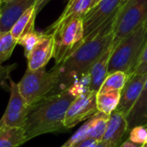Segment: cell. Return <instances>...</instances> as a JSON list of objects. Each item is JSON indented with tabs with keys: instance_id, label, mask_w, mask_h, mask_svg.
<instances>
[{
	"instance_id": "2e32d148",
	"label": "cell",
	"mask_w": 147,
	"mask_h": 147,
	"mask_svg": "<svg viewBox=\"0 0 147 147\" xmlns=\"http://www.w3.org/2000/svg\"><path fill=\"white\" fill-rule=\"evenodd\" d=\"M126 120L129 132L137 126L147 124V78L142 93Z\"/></svg>"
},
{
	"instance_id": "7402d4cb",
	"label": "cell",
	"mask_w": 147,
	"mask_h": 147,
	"mask_svg": "<svg viewBox=\"0 0 147 147\" xmlns=\"http://www.w3.org/2000/svg\"><path fill=\"white\" fill-rule=\"evenodd\" d=\"M42 32H38L35 29L31 32L27 33L26 34H24L18 40L17 44L21 45L23 47L25 57L28 56V54L32 51V49L37 44V42L42 37Z\"/></svg>"
},
{
	"instance_id": "83f0119b",
	"label": "cell",
	"mask_w": 147,
	"mask_h": 147,
	"mask_svg": "<svg viewBox=\"0 0 147 147\" xmlns=\"http://www.w3.org/2000/svg\"><path fill=\"white\" fill-rule=\"evenodd\" d=\"M142 146L141 145H139V144H135L132 141H130L129 140L122 142L120 146L118 147H141Z\"/></svg>"
},
{
	"instance_id": "52a82bcc",
	"label": "cell",
	"mask_w": 147,
	"mask_h": 147,
	"mask_svg": "<svg viewBox=\"0 0 147 147\" xmlns=\"http://www.w3.org/2000/svg\"><path fill=\"white\" fill-rule=\"evenodd\" d=\"M122 0H101L91 7L82 16L84 27V40L96 32L107 20L114 16L123 6Z\"/></svg>"
},
{
	"instance_id": "5bb4252c",
	"label": "cell",
	"mask_w": 147,
	"mask_h": 147,
	"mask_svg": "<svg viewBox=\"0 0 147 147\" xmlns=\"http://www.w3.org/2000/svg\"><path fill=\"white\" fill-rule=\"evenodd\" d=\"M113 53L112 45L107 49L102 56L91 67L89 75V90L98 92L108 75V66L110 58Z\"/></svg>"
},
{
	"instance_id": "7a4b0ae2",
	"label": "cell",
	"mask_w": 147,
	"mask_h": 147,
	"mask_svg": "<svg viewBox=\"0 0 147 147\" xmlns=\"http://www.w3.org/2000/svg\"><path fill=\"white\" fill-rule=\"evenodd\" d=\"M84 90H82V87L75 83L32 105L23 127L27 140L42 134L68 130L64 125L67 111L73 101Z\"/></svg>"
},
{
	"instance_id": "8992f818",
	"label": "cell",
	"mask_w": 147,
	"mask_h": 147,
	"mask_svg": "<svg viewBox=\"0 0 147 147\" xmlns=\"http://www.w3.org/2000/svg\"><path fill=\"white\" fill-rule=\"evenodd\" d=\"M147 20V0H126L120 9L113 28L112 47L117 45Z\"/></svg>"
},
{
	"instance_id": "5b68a950",
	"label": "cell",
	"mask_w": 147,
	"mask_h": 147,
	"mask_svg": "<svg viewBox=\"0 0 147 147\" xmlns=\"http://www.w3.org/2000/svg\"><path fill=\"white\" fill-rule=\"evenodd\" d=\"M59 70L54 66L49 71L44 68L30 71L26 70L23 77L17 84L21 95L28 106L31 107L54 90L58 84Z\"/></svg>"
},
{
	"instance_id": "f546056e",
	"label": "cell",
	"mask_w": 147,
	"mask_h": 147,
	"mask_svg": "<svg viewBox=\"0 0 147 147\" xmlns=\"http://www.w3.org/2000/svg\"><path fill=\"white\" fill-rule=\"evenodd\" d=\"M101 1V0H92V6H91V7H93V6L96 5V4H97V3H99Z\"/></svg>"
},
{
	"instance_id": "3957f363",
	"label": "cell",
	"mask_w": 147,
	"mask_h": 147,
	"mask_svg": "<svg viewBox=\"0 0 147 147\" xmlns=\"http://www.w3.org/2000/svg\"><path fill=\"white\" fill-rule=\"evenodd\" d=\"M146 41L147 20L124 38L116 47L113 48L108 74L115 71H123L130 76L133 72Z\"/></svg>"
},
{
	"instance_id": "44dd1931",
	"label": "cell",
	"mask_w": 147,
	"mask_h": 147,
	"mask_svg": "<svg viewBox=\"0 0 147 147\" xmlns=\"http://www.w3.org/2000/svg\"><path fill=\"white\" fill-rule=\"evenodd\" d=\"M17 40L10 32L0 33V64L6 61L12 54Z\"/></svg>"
},
{
	"instance_id": "e575fe53",
	"label": "cell",
	"mask_w": 147,
	"mask_h": 147,
	"mask_svg": "<svg viewBox=\"0 0 147 147\" xmlns=\"http://www.w3.org/2000/svg\"><path fill=\"white\" fill-rule=\"evenodd\" d=\"M146 126H147V124H146Z\"/></svg>"
},
{
	"instance_id": "ba28073f",
	"label": "cell",
	"mask_w": 147,
	"mask_h": 147,
	"mask_svg": "<svg viewBox=\"0 0 147 147\" xmlns=\"http://www.w3.org/2000/svg\"><path fill=\"white\" fill-rule=\"evenodd\" d=\"M10 83V99L7 108L0 119V127H24L30 107L20 93L18 84L11 78Z\"/></svg>"
},
{
	"instance_id": "8fae6325",
	"label": "cell",
	"mask_w": 147,
	"mask_h": 147,
	"mask_svg": "<svg viewBox=\"0 0 147 147\" xmlns=\"http://www.w3.org/2000/svg\"><path fill=\"white\" fill-rule=\"evenodd\" d=\"M54 57V39L50 34L42 32V37L28 54V68L30 71H36L44 68L51 58Z\"/></svg>"
},
{
	"instance_id": "9a60e30c",
	"label": "cell",
	"mask_w": 147,
	"mask_h": 147,
	"mask_svg": "<svg viewBox=\"0 0 147 147\" xmlns=\"http://www.w3.org/2000/svg\"><path fill=\"white\" fill-rule=\"evenodd\" d=\"M91 6L92 0H68L62 15L50 27H55L74 18H82Z\"/></svg>"
},
{
	"instance_id": "d6a6232c",
	"label": "cell",
	"mask_w": 147,
	"mask_h": 147,
	"mask_svg": "<svg viewBox=\"0 0 147 147\" xmlns=\"http://www.w3.org/2000/svg\"><path fill=\"white\" fill-rule=\"evenodd\" d=\"M0 16H1V4H0Z\"/></svg>"
},
{
	"instance_id": "6da1fadb",
	"label": "cell",
	"mask_w": 147,
	"mask_h": 147,
	"mask_svg": "<svg viewBox=\"0 0 147 147\" xmlns=\"http://www.w3.org/2000/svg\"><path fill=\"white\" fill-rule=\"evenodd\" d=\"M119 11L85 40L82 45L63 62L55 65L59 70L57 87H61L62 90L72 86L81 78L87 76L94 64L112 45L114 23Z\"/></svg>"
},
{
	"instance_id": "4dcf8cb0",
	"label": "cell",
	"mask_w": 147,
	"mask_h": 147,
	"mask_svg": "<svg viewBox=\"0 0 147 147\" xmlns=\"http://www.w3.org/2000/svg\"><path fill=\"white\" fill-rule=\"evenodd\" d=\"M10 1H11V0H0V4H3V3H9Z\"/></svg>"
},
{
	"instance_id": "cb8c5ba5",
	"label": "cell",
	"mask_w": 147,
	"mask_h": 147,
	"mask_svg": "<svg viewBox=\"0 0 147 147\" xmlns=\"http://www.w3.org/2000/svg\"><path fill=\"white\" fill-rule=\"evenodd\" d=\"M16 67V64L3 65L0 64V87L4 90H10V85L7 84V81L10 79V73Z\"/></svg>"
},
{
	"instance_id": "f1b7e54d",
	"label": "cell",
	"mask_w": 147,
	"mask_h": 147,
	"mask_svg": "<svg viewBox=\"0 0 147 147\" xmlns=\"http://www.w3.org/2000/svg\"><path fill=\"white\" fill-rule=\"evenodd\" d=\"M96 147H108V146H107V144H105L104 142L101 141Z\"/></svg>"
},
{
	"instance_id": "484cf974",
	"label": "cell",
	"mask_w": 147,
	"mask_h": 147,
	"mask_svg": "<svg viewBox=\"0 0 147 147\" xmlns=\"http://www.w3.org/2000/svg\"><path fill=\"white\" fill-rule=\"evenodd\" d=\"M101 141H98L94 139H86L77 144H75L73 147H96Z\"/></svg>"
},
{
	"instance_id": "836d02e7",
	"label": "cell",
	"mask_w": 147,
	"mask_h": 147,
	"mask_svg": "<svg viewBox=\"0 0 147 147\" xmlns=\"http://www.w3.org/2000/svg\"><path fill=\"white\" fill-rule=\"evenodd\" d=\"M122 1H125V0H122Z\"/></svg>"
},
{
	"instance_id": "30bf717a",
	"label": "cell",
	"mask_w": 147,
	"mask_h": 147,
	"mask_svg": "<svg viewBox=\"0 0 147 147\" xmlns=\"http://www.w3.org/2000/svg\"><path fill=\"white\" fill-rule=\"evenodd\" d=\"M147 74H132L129 76L126 85L120 93V100L116 111L122 113L126 117L138 102L144 89Z\"/></svg>"
},
{
	"instance_id": "4fadbf2b",
	"label": "cell",
	"mask_w": 147,
	"mask_h": 147,
	"mask_svg": "<svg viewBox=\"0 0 147 147\" xmlns=\"http://www.w3.org/2000/svg\"><path fill=\"white\" fill-rule=\"evenodd\" d=\"M128 131L126 116L118 111H113L108 118L107 129L101 140L108 147H118Z\"/></svg>"
},
{
	"instance_id": "9c48e42d",
	"label": "cell",
	"mask_w": 147,
	"mask_h": 147,
	"mask_svg": "<svg viewBox=\"0 0 147 147\" xmlns=\"http://www.w3.org/2000/svg\"><path fill=\"white\" fill-rule=\"evenodd\" d=\"M98 112L97 92L91 90H84L69 106L64 120L65 127L72 128L80 122L90 119Z\"/></svg>"
},
{
	"instance_id": "ac0fdd59",
	"label": "cell",
	"mask_w": 147,
	"mask_h": 147,
	"mask_svg": "<svg viewBox=\"0 0 147 147\" xmlns=\"http://www.w3.org/2000/svg\"><path fill=\"white\" fill-rule=\"evenodd\" d=\"M27 141L23 127H0V147H18Z\"/></svg>"
},
{
	"instance_id": "603a6c76",
	"label": "cell",
	"mask_w": 147,
	"mask_h": 147,
	"mask_svg": "<svg viewBox=\"0 0 147 147\" xmlns=\"http://www.w3.org/2000/svg\"><path fill=\"white\" fill-rule=\"evenodd\" d=\"M130 141L143 146L147 143V126L141 125L137 126L130 130L129 139Z\"/></svg>"
},
{
	"instance_id": "277c9868",
	"label": "cell",
	"mask_w": 147,
	"mask_h": 147,
	"mask_svg": "<svg viewBox=\"0 0 147 147\" xmlns=\"http://www.w3.org/2000/svg\"><path fill=\"white\" fill-rule=\"evenodd\" d=\"M46 34L53 35L54 59L55 65L63 62L84 42V27L82 18H74L55 27H49Z\"/></svg>"
},
{
	"instance_id": "d6986e66",
	"label": "cell",
	"mask_w": 147,
	"mask_h": 147,
	"mask_svg": "<svg viewBox=\"0 0 147 147\" xmlns=\"http://www.w3.org/2000/svg\"><path fill=\"white\" fill-rule=\"evenodd\" d=\"M121 91L97 93V108L99 112L110 115L117 109Z\"/></svg>"
},
{
	"instance_id": "4316f807",
	"label": "cell",
	"mask_w": 147,
	"mask_h": 147,
	"mask_svg": "<svg viewBox=\"0 0 147 147\" xmlns=\"http://www.w3.org/2000/svg\"><path fill=\"white\" fill-rule=\"evenodd\" d=\"M51 0H36L35 3V9H36V15L44 8V6H46V4L50 2Z\"/></svg>"
},
{
	"instance_id": "ffe728a7",
	"label": "cell",
	"mask_w": 147,
	"mask_h": 147,
	"mask_svg": "<svg viewBox=\"0 0 147 147\" xmlns=\"http://www.w3.org/2000/svg\"><path fill=\"white\" fill-rule=\"evenodd\" d=\"M129 76L123 71H115L110 73L103 82L100 90L97 93H107L111 91H121L126 85Z\"/></svg>"
},
{
	"instance_id": "d4e9b609",
	"label": "cell",
	"mask_w": 147,
	"mask_h": 147,
	"mask_svg": "<svg viewBox=\"0 0 147 147\" xmlns=\"http://www.w3.org/2000/svg\"><path fill=\"white\" fill-rule=\"evenodd\" d=\"M147 74V41L132 74ZM131 74V75H132Z\"/></svg>"
},
{
	"instance_id": "e0dca14e",
	"label": "cell",
	"mask_w": 147,
	"mask_h": 147,
	"mask_svg": "<svg viewBox=\"0 0 147 147\" xmlns=\"http://www.w3.org/2000/svg\"><path fill=\"white\" fill-rule=\"evenodd\" d=\"M36 16L35 6H32L28 9L14 23L10 33L17 41L27 33L35 30V20Z\"/></svg>"
},
{
	"instance_id": "1f68e13d",
	"label": "cell",
	"mask_w": 147,
	"mask_h": 147,
	"mask_svg": "<svg viewBox=\"0 0 147 147\" xmlns=\"http://www.w3.org/2000/svg\"><path fill=\"white\" fill-rule=\"evenodd\" d=\"M141 147H147V143H146V144H144V145H143V146H142Z\"/></svg>"
},
{
	"instance_id": "7c38bea8",
	"label": "cell",
	"mask_w": 147,
	"mask_h": 147,
	"mask_svg": "<svg viewBox=\"0 0 147 147\" xmlns=\"http://www.w3.org/2000/svg\"><path fill=\"white\" fill-rule=\"evenodd\" d=\"M36 0H11L1 4L0 33L10 31L14 23L30 7L35 6Z\"/></svg>"
}]
</instances>
